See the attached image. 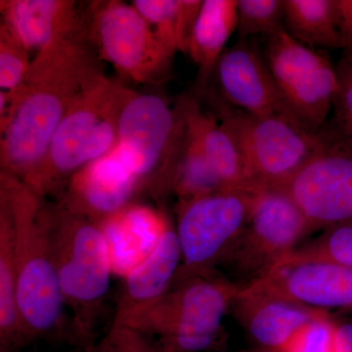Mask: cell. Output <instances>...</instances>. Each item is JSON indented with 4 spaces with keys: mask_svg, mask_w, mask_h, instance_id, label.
<instances>
[{
    "mask_svg": "<svg viewBox=\"0 0 352 352\" xmlns=\"http://www.w3.org/2000/svg\"><path fill=\"white\" fill-rule=\"evenodd\" d=\"M101 74L88 32L36 53L20 87L0 100V173L25 182L76 97Z\"/></svg>",
    "mask_w": 352,
    "mask_h": 352,
    "instance_id": "obj_1",
    "label": "cell"
},
{
    "mask_svg": "<svg viewBox=\"0 0 352 352\" xmlns=\"http://www.w3.org/2000/svg\"><path fill=\"white\" fill-rule=\"evenodd\" d=\"M0 200L12 219L18 307L30 342L78 346L53 256L50 201L4 173H0Z\"/></svg>",
    "mask_w": 352,
    "mask_h": 352,
    "instance_id": "obj_2",
    "label": "cell"
},
{
    "mask_svg": "<svg viewBox=\"0 0 352 352\" xmlns=\"http://www.w3.org/2000/svg\"><path fill=\"white\" fill-rule=\"evenodd\" d=\"M131 91L104 73L88 83L60 122L43 161L23 182L43 198L59 195L76 171L113 151Z\"/></svg>",
    "mask_w": 352,
    "mask_h": 352,
    "instance_id": "obj_3",
    "label": "cell"
},
{
    "mask_svg": "<svg viewBox=\"0 0 352 352\" xmlns=\"http://www.w3.org/2000/svg\"><path fill=\"white\" fill-rule=\"evenodd\" d=\"M50 239L78 346L89 352L113 277L107 245L98 224L59 201L50 203Z\"/></svg>",
    "mask_w": 352,
    "mask_h": 352,
    "instance_id": "obj_4",
    "label": "cell"
},
{
    "mask_svg": "<svg viewBox=\"0 0 352 352\" xmlns=\"http://www.w3.org/2000/svg\"><path fill=\"white\" fill-rule=\"evenodd\" d=\"M240 287L217 273L176 282L151 305L113 318L155 338L170 352H204L221 339L222 322Z\"/></svg>",
    "mask_w": 352,
    "mask_h": 352,
    "instance_id": "obj_5",
    "label": "cell"
},
{
    "mask_svg": "<svg viewBox=\"0 0 352 352\" xmlns=\"http://www.w3.org/2000/svg\"><path fill=\"white\" fill-rule=\"evenodd\" d=\"M185 141L178 103L173 108L161 96L132 90L120 113L116 148L142 191L156 196L173 192Z\"/></svg>",
    "mask_w": 352,
    "mask_h": 352,
    "instance_id": "obj_6",
    "label": "cell"
},
{
    "mask_svg": "<svg viewBox=\"0 0 352 352\" xmlns=\"http://www.w3.org/2000/svg\"><path fill=\"white\" fill-rule=\"evenodd\" d=\"M259 188L249 185L179 201L175 233L182 265L173 284L214 272L247 226Z\"/></svg>",
    "mask_w": 352,
    "mask_h": 352,
    "instance_id": "obj_7",
    "label": "cell"
},
{
    "mask_svg": "<svg viewBox=\"0 0 352 352\" xmlns=\"http://www.w3.org/2000/svg\"><path fill=\"white\" fill-rule=\"evenodd\" d=\"M219 122L239 149L248 179L258 187L286 186L321 141L287 116L256 117L220 106Z\"/></svg>",
    "mask_w": 352,
    "mask_h": 352,
    "instance_id": "obj_8",
    "label": "cell"
},
{
    "mask_svg": "<svg viewBox=\"0 0 352 352\" xmlns=\"http://www.w3.org/2000/svg\"><path fill=\"white\" fill-rule=\"evenodd\" d=\"M312 230L286 187H261L247 226L220 264L236 278L238 287L247 286L296 251Z\"/></svg>",
    "mask_w": 352,
    "mask_h": 352,
    "instance_id": "obj_9",
    "label": "cell"
},
{
    "mask_svg": "<svg viewBox=\"0 0 352 352\" xmlns=\"http://www.w3.org/2000/svg\"><path fill=\"white\" fill-rule=\"evenodd\" d=\"M87 29L99 58L112 65L122 78L156 85L170 74L176 53L159 41L131 3L91 2L87 7Z\"/></svg>",
    "mask_w": 352,
    "mask_h": 352,
    "instance_id": "obj_10",
    "label": "cell"
},
{
    "mask_svg": "<svg viewBox=\"0 0 352 352\" xmlns=\"http://www.w3.org/2000/svg\"><path fill=\"white\" fill-rule=\"evenodd\" d=\"M263 54L292 117L308 131H320L339 90L336 66L284 29L266 38Z\"/></svg>",
    "mask_w": 352,
    "mask_h": 352,
    "instance_id": "obj_11",
    "label": "cell"
},
{
    "mask_svg": "<svg viewBox=\"0 0 352 352\" xmlns=\"http://www.w3.org/2000/svg\"><path fill=\"white\" fill-rule=\"evenodd\" d=\"M285 187L314 230L352 220V140L326 122L320 143Z\"/></svg>",
    "mask_w": 352,
    "mask_h": 352,
    "instance_id": "obj_12",
    "label": "cell"
},
{
    "mask_svg": "<svg viewBox=\"0 0 352 352\" xmlns=\"http://www.w3.org/2000/svg\"><path fill=\"white\" fill-rule=\"evenodd\" d=\"M254 284L285 300L322 311L352 308V268L303 249L285 256Z\"/></svg>",
    "mask_w": 352,
    "mask_h": 352,
    "instance_id": "obj_13",
    "label": "cell"
},
{
    "mask_svg": "<svg viewBox=\"0 0 352 352\" xmlns=\"http://www.w3.org/2000/svg\"><path fill=\"white\" fill-rule=\"evenodd\" d=\"M214 74L229 107L256 117L287 116L295 120L256 44L245 39L224 51Z\"/></svg>",
    "mask_w": 352,
    "mask_h": 352,
    "instance_id": "obj_14",
    "label": "cell"
},
{
    "mask_svg": "<svg viewBox=\"0 0 352 352\" xmlns=\"http://www.w3.org/2000/svg\"><path fill=\"white\" fill-rule=\"evenodd\" d=\"M140 192V182L115 147L109 154L76 171L57 201L99 224L134 203Z\"/></svg>",
    "mask_w": 352,
    "mask_h": 352,
    "instance_id": "obj_15",
    "label": "cell"
},
{
    "mask_svg": "<svg viewBox=\"0 0 352 352\" xmlns=\"http://www.w3.org/2000/svg\"><path fill=\"white\" fill-rule=\"evenodd\" d=\"M230 309L254 342L279 352L298 331L328 315L273 295L254 283L241 287Z\"/></svg>",
    "mask_w": 352,
    "mask_h": 352,
    "instance_id": "obj_16",
    "label": "cell"
},
{
    "mask_svg": "<svg viewBox=\"0 0 352 352\" xmlns=\"http://www.w3.org/2000/svg\"><path fill=\"white\" fill-rule=\"evenodd\" d=\"M0 14L31 53L88 32L87 8L74 0H1Z\"/></svg>",
    "mask_w": 352,
    "mask_h": 352,
    "instance_id": "obj_17",
    "label": "cell"
},
{
    "mask_svg": "<svg viewBox=\"0 0 352 352\" xmlns=\"http://www.w3.org/2000/svg\"><path fill=\"white\" fill-rule=\"evenodd\" d=\"M98 226L107 245L113 276L124 279L154 251L170 224L154 208L132 203Z\"/></svg>",
    "mask_w": 352,
    "mask_h": 352,
    "instance_id": "obj_18",
    "label": "cell"
},
{
    "mask_svg": "<svg viewBox=\"0 0 352 352\" xmlns=\"http://www.w3.org/2000/svg\"><path fill=\"white\" fill-rule=\"evenodd\" d=\"M182 265L175 229L170 226L150 256L124 279L115 318L151 305L173 286Z\"/></svg>",
    "mask_w": 352,
    "mask_h": 352,
    "instance_id": "obj_19",
    "label": "cell"
},
{
    "mask_svg": "<svg viewBox=\"0 0 352 352\" xmlns=\"http://www.w3.org/2000/svg\"><path fill=\"white\" fill-rule=\"evenodd\" d=\"M178 105L182 109L186 126L198 138L223 188L252 185L248 179L235 141L220 122H217L212 113L204 112L193 97H182Z\"/></svg>",
    "mask_w": 352,
    "mask_h": 352,
    "instance_id": "obj_20",
    "label": "cell"
},
{
    "mask_svg": "<svg viewBox=\"0 0 352 352\" xmlns=\"http://www.w3.org/2000/svg\"><path fill=\"white\" fill-rule=\"evenodd\" d=\"M238 0H204L190 36L187 54L199 68V82L214 75L226 43L237 32Z\"/></svg>",
    "mask_w": 352,
    "mask_h": 352,
    "instance_id": "obj_21",
    "label": "cell"
},
{
    "mask_svg": "<svg viewBox=\"0 0 352 352\" xmlns=\"http://www.w3.org/2000/svg\"><path fill=\"white\" fill-rule=\"evenodd\" d=\"M29 344L18 307L12 219L0 200V352H19Z\"/></svg>",
    "mask_w": 352,
    "mask_h": 352,
    "instance_id": "obj_22",
    "label": "cell"
},
{
    "mask_svg": "<svg viewBox=\"0 0 352 352\" xmlns=\"http://www.w3.org/2000/svg\"><path fill=\"white\" fill-rule=\"evenodd\" d=\"M284 30L308 47L342 50L336 0H284Z\"/></svg>",
    "mask_w": 352,
    "mask_h": 352,
    "instance_id": "obj_23",
    "label": "cell"
},
{
    "mask_svg": "<svg viewBox=\"0 0 352 352\" xmlns=\"http://www.w3.org/2000/svg\"><path fill=\"white\" fill-rule=\"evenodd\" d=\"M203 1L134 0L132 6L152 28L159 41L173 52L187 53L190 36Z\"/></svg>",
    "mask_w": 352,
    "mask_h": 352,
    "instance_id": "obj_24",
    "label": "cell"
},
{
    "mask_svg": "<svg viewBox=\"0 0 352 352\" xmlns=\"http://www.w3.org/2000/svg\"><path fill=\"white\" fill-rule=\"evenodd\" d=\"M223 189L198 138L186 126V141L173 183V193L178 200L186 201Z\"/></svg>",
    "mask_w": 352,
    "mask_h": 352,
    "instance_id": "obj_25",
    "label": "cell"
},
{
    "mask_svg": "<svg viewBox=\"0 0 352 352\" xmlns=\"http://www.w3.org/2000/svg\"><path fill=\"white\" fill-rule=\"evenodd\" d=\"M237 16L240 41L268 38L284 29V0H238Z\"/></svg>",
    "mask_w": 352,
    "mask_h": 352,
    "instance_id": "obj_26",
    "label": "cell"
},
{
    "mask_svg": "<svg viewBox=\"0 0 352 352\" xmlns=\"http://www.w3.org/2000/svg\"><path fill=\"white\" fill-rule=\"evenodd\" d=\"M29 50L6 25L0 24V89L11 92L25 80L32 59Z\"/></svg>",
    "mask_w": 352,
    "mask_h": 352,
    "instance_id": "obj_27",
    "label": "cell"
},
{
    "mask_svg": "<svg viewBox=\"0 0 352 352\" xmlns=\"http://www.w3.org/2000/svg\"><path fill=\"white\" fill-rule=\"evenodd\" d=\"M89 352H170L155 338L113 322L107 333L96 340Z\"/></svg>",
    "mask_w": 352,
    "mask_h": 352,
    "instance_id": "obj_28",
    "label": "cell"
},
{
    "mask_svg": "<svg viewBox=\"0 0 352 352\" xmlns=\"http://www.w3.org/2000/svg\"><path fill=\"white\" fill-rule=\"evenodd\" d=\"M280 352H338L335 321L328 314L310 322Z\"/></svg>",
    "mask_w": 352,
    "mask_h": 352,
    "instance_id": "obj_29",
    "label": "cell"
},
{
    "mask_svg": "<svg viewBox=\"0 0 352 352\" xmlns=\"http://www.w3.org/2000/svg\"><path fill=\"white\" fill-rule=\"evenodd\" d=\"M303 250L352 268V220L329 227L320 238Z\"/></svg>",
    "mask_w": 352,
    "mask_h": 352,
    "instance_id": "obj_30",
    "label": "cell"
},
{
    "mask_svg": "<svg viewBox=\"0 0 352 352\" xmlns=\"http://www.w3.org/2000/svg\"><path fill=\"white\" fill-rule=\"evenodd\" d=\"M339 90L333 102V126L352 140V58L342 57L337 65Z\"/></svg>",
    "mask_w": 352,
    "mask_h": 352,
    "instance_id": "obj_31",
    "label": "cell"
},
{
    "mask_svg": "<svg viewBox=\"0 0 352 352\" xmlns=\"http://www.w3.org/2000/svg\"><path fill=\"white\" fill-rule=\"evenodd\" d=\"M342 56L352 58V0H336Z\"/></svg>",
    "mask_w": 352,
    "mask_h": 352,
    "instance_id": "obj_32",
    "label": "cell"
},
{
    "mask_svg": "<svg viewBox=\"0 0 352 352\" xmlns=\"http://www.w3.org/2000/svg\"><path fill=\"white\" fill-rule=\"evenodd\" d=\"M335 323L338 352H352V317Z\"/></svg>",
    "mask_w": 352,
    "mask_h": 352,
    "instance_id": "obj_33",
    "label": "cell"
}]
</instances>
